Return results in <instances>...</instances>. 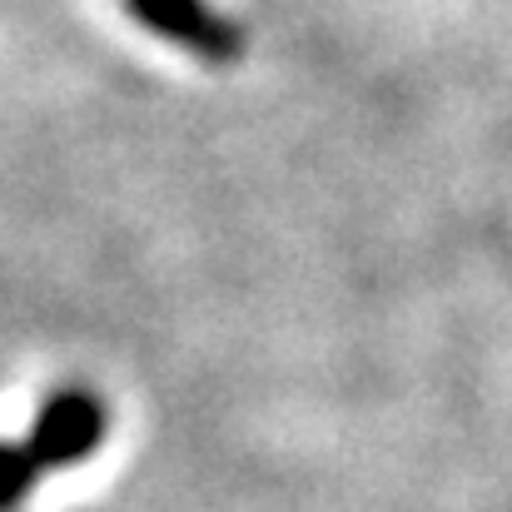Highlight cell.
Returning a JSON list of instances; mask_svg holds the SVG:
<instances>
[{"mask_svg": "<svg viewBox=\"0 0 512 512\" xmlns=\"http://www.w3.org/2000/svg\"><path fill=\"white\" fill-rule=\"evenodd\" d=\"M105 438H110V403L85 383H65L45 393V403L35 408L25 448L40 463V473H65L95 458Z\"/></svg>", "mask_w": 512, "mask_h": 512, "instance_id": "cell-1", "label": "cell"}, {"mask_svg": "<svg viewBox=\"0 0 512 512\" xmlns=\"http://www.w3.org/2000/svg\"><path fill=\"white\" fill-rule=\"evenodd\" d=\"M130 10V20H140L150 35L170 40L179 50H189L204 65H239L249 40L244 30L209 0H120Z\"/></svg>", "mask_w": 512, "mask_h": 512, "instance_id": "cell-2", "label": "cell"}, {"mask_svg": "<svg viewBox=\"0 0 512 512\" xmlns=\"http://www.w3.org/2000/svg\"><path fill=\"white\" fill-rule=\"evenodd\" d=\"M35 478H40V463L30 458L25 438L10 443L0 438V512H20L35 493Z\"/></svg>", "mask_w": 512, "mask_h": 512, "instance_id": "cell-3", "label": "cell"}]
</instances>
